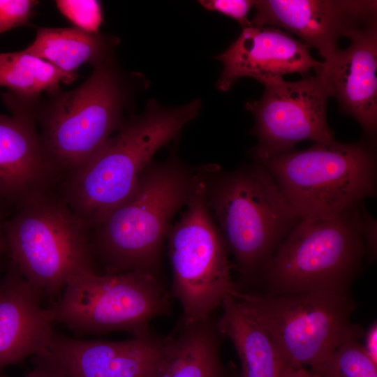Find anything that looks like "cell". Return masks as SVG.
Returning <instances> with one entry per match:
<instances>
[{"mask_svg": "<svg viewBox=\"0 0 377 377\" xmlns=\"http://www.w3.org/2000/svg\"><path fill=\"white\" fill-rule=\"evenodd\" d=\"M168 341L152 330L121 341L79 339L56 332L38 353L72 377H153Z\"/></svg>", "mask_w": 377, "mask_h": 377, "instance_id": "4fadbf2b", "label": "cell"}, {"mask_svg": "<svg viewBox=\"0 0 377 377\" xmlns=\"http://www.w3.org/2000/svg\"><path fill=\"white\" fill-rule=\"evenodd\" d=\"M362 347L369 357L377 365V324L376 321L365 332Z\"/></svg>", "mask_w": 377, "mask_h": 377, "instance_id": "83f0119b", "label": "cell"}, {"mask_svg": "<svg viewBox=\"0 0 377 377\" xmlns=\"http://www.w3.org/2000/svg\"><path fill=\"white\" fill-rule=\"evenodd\" d=\"M216 59L223 64L216 87L221 91L230 89L244 77L260 83L283 77L288 73L309 75L318 73L323 63L315 60L308 47L281 29L253 26L242 29L237 38Z\"/></svg>", "mask_w": 377, "mask_h": 377, "instance_id": "5bb4252c", "label": "cell"}, {"mask_svg": "<svg viewBox=\"0 0 377 377\" xmlns=\"http://www.w3.org/2000/svg\"><path fill=\"white\" fill-rule=\"evenodd\" d=\"M4 222L3 216L0 212V259L5 252L7 251V244L4 232Z\"/></svg>", "mask_w": 377, "mask_h": 377, "instance_id": "f546056e", "label": "cell"}, {"mask_svg": "<svg viewBox=\"0 0 377 377\" xmlns=\"http://www.w3.org/2000/svg\"><path fill=\"white\" fill-rule=\"evenodd\" d=\"M360 338L346 340L324 362L309 369L318 377H377V365L365 353Z\"/></svg>", "mask_w": 377, "mask_h": 377, "instance_id": "7402d4cb", "label": "cell"}, {"mask_svg": "<svg viewBox=\"0 0 377 377\" xmlns=\"http://www.w3.org/2000/svg\"><path fill=\"white\" fill-rule=\"evenodd\" d=\"M38 4L34 0H0V34L26 24Z\"/></svg>", "mask_w": 377, "mask_h": 377, "instance_id": "cb8c5ba5", "label": "cell"}, {"mask_svg": "<svg viewBox=\"0 0 377 377\" xmlns=\"http://www.w3.org/2000/svg\"><path fill=\"white\" fill-rule=\"evenodd\" d=\"M202 170L209 209L240 281H255L301 219L258 162L228 172L213 165Z\"/></svg>", "mask_w": 377, "mask_h": 377, "instance_id": "7a4b0ae2", "label": "cell"}, {"mask_svg": "<svg viewBox=\"0 0 377 377\" xmlns=\"http://www.w3.org/2000/svg\"><path fill=\"white\" fill-rule=\"evenodd\" d=\"M4 232L10 262L45 298L57 299L73 275L96 272L90 230L48 190L21 203Z\"/></svg>", "mask_w": 377, "mask_h": 377, "instance_id": "5b68a950", "label": "cell"}, {"mask_svg": "<svg viewBox=\"0 0 377 377\" xmlns=\"http://www.w3.org/2000/svg\"><path fill=\"white\" fill-rule=\"evenodd\" d=\"M230 377H237V374L233 371V369L230 371Z\"/></svg>", "mask_w": 377, "mask_h": 377, "instance_id": "4dcf8cb0", "label": "cell"}, {"mask_svg": "<svg viewBox=\"0 0 377 377\" xmlns=\"http://www.w3.org/2000/svg\"><path fill=\"white\" fill-rule=\"evenodd\" d=\"M253 26L283 29L316 49L325 61L339 49L338 39L350 38L377 22L376 1L260 0L254 6Z\"/></svg>", "mask_w": 377, "mask_h": 377, "instance_id": "7c38bea8", "label": "cell"}, {"mask_svg": "<svg viewBox=\"0 0 377 377\" xmlns=\"http://www.w3.org/2000/svg\"><path fill=\"white\" fill-rule=\"evenodd\" d=\"M171 295L160 275L134 271L120 274L80 273L66 282L43 314L51 324L80 334L150 330V322L172 313Z\"/></svg>", "mask_w": 377, "mask_h": 377, "instance_id": "9c48e42d", "label": "cell"}, {"mask_svg": "<svg viewBox=\"0 0 377 377\" xmlns=\"http://www.w3.org/2000/svg\"><path fill=\"white\" fill-rule=\"evenodd\" d=\"M366 253L356 205L337 214L301 219L259 278L272 295L348 291Z\"/></svg>", "mask_w": 377, "mask_h": 377, "instance_id": "8992f818", "label": "cell"}, {"mask_svg": "<svg viewBox=\"0 0 377 377\" xmlns=\"http://www.w3.org/2000/svg\"><path fill=\"white\" fill-rule=\"evenodd\" d=\"M172 281L170 293L182 306L179 320L196 324L213 315L238 288L228 250L209 209L202 168L195 172L186 209L168 235Z\"/></svg>", "mask_w": 377, "mask_h": 377, "instance_id": "ba28073f", "label": "cell"}, {"mask_svg": "<svg viewBox=\"0 0 377 377\" xmlns=\"http://www.w3.org/2000/svg\"><path fill=\"white\" fill-rule=\"evenodd\" d=\"M59 10L73 24L89 33H98L103 21L101 3L95 0L56 1Z\"/></svg>", "mask_w": 377, "mask_h": 377, "instance_id": "603a6c76", "label": "cell"}, {"mask_svg": "<svg viewBox=\"0 0 377 377\" xmlns=\"http://www.w3.org/2000/svg\"><path fill=\"white\" fill-rule=\"evenodd\" d=\"M199 3L207 10L216 11L236 20L242 29L251 26L249 13L256 1L202 0Z\"/></svg>", "mask_w": 377, "mask_h": 377, "instance_id": "d4e9b609", "label": "cell"}, {"mask_svg": "<svg viewBox=\"0 0 377 377\" xmlns=\"http://www.w3.org/2000/svg\"><path fill=\"white\" fill-rule=\"evenodd\" d=\"M9 102L13 114H0V197L20 205L47 191L55 173L44 154L33 107Z\"/></svg>", "mask_w": 377, "mask_h": 377, "instance_id": "2e32d148", "label": "cell"}, {"mask_svg": "<svg viewBox=\"0 0 377 377\" xmlns=\"http://www.w3.org/2000/svg\"><path fill=\"white\" fill-rule=\"evenodd\" d=\"M216 322L214 315L196 324L179 320L153 377H230L221 362L223 336Z\"/></svg>", "mask_w": 377, "mask_h": 377, "instance_id": "d6986e66", "label": "cell"}, {"mask_svg": "<svg viewBox=\"0 0 377 377\" xmlns=\"http://www.w3.org/2000/svg\"><path fill=\"white\" fill-rule=\"evenodd\" d=\"M119 40L78 28H38L33 43L24 50L66 73L77 74L79 66H93L114 58Z\"/></svg>", "mask_w": 377, "mask_h": 377, "instance_id": "ffe728a7", "label": "cell"}, {"mask_svg": "<svg viewBox=\"0 0 377 377\" xmlns=\"http://www.w3.org/2000/svg\"><path fill=\"white\" fill-rule=\"evenodd\" d=\"M267 328L290 369L315 367L346 340L360 337L348 291L272 295L237 291Z\"/></svg>", "mask_w": 377, "mask_h": 377, "instance_id": "30bf717a", "label": "cell"}, {"mask_svg": "<svg viewBox=\"0 0 377 377\" xmlns=\"http://www.w3.org/2000/svg\"><path fill=\"white\" fill-rule=\"evenodd\" d=\"M221 306L217 327L238 355L241 370L237 377H285L292 369L250 305L239 297L228 296Z\"/></svg>", "mask_w": 377, "mask_h": 377, "instance_id": "ac0fdd59", "label": "cell"}, {"mask_svg": "<svg viewBox=\"0 0 377 377\" xmlns=\"http://www.w3.org/2000/svg\"><path fill=\"white\" fill-rule=\"evenodd\" d=\"M44 299L10 261L0 283V375L48 345L54 330L43 314Z\"/></svg>", "mask_w": 377, "mask_h": 377, "instance_id": "e0dca14e", "label": "cell"}, {"mask_svg": "<svg viewBox=\"0 0 377 377\" xmlns=\"http://www.w3.org/2000/svg\"><path fill=\"white\" fill-rule=\"evenodd\" d=\"M32 361L34 368L24 377H72L39 354L34 355Z\"/></svg>", "mask_w": 377, "mask_h": 377, "instance_id": "484cf974", "label": "cell"}, {"mask_svg": "<svg viewBox=\"0 0 377 377\" xmlns=\"http://www.w3.org/2000/svg\"><path fill=\"white\" fill-rule=\"evenodd\" d=\"M195 172L175 158L148 166L131 195L93 229V253L104 274L159 275L164 240L188 200Z\"/></svg>", "mask_w": 377, "mask_h": 377, "instance_id": "3957f363", "label": "cell"}, {"mask_svg": "<svg viewBox=\"0 0 377 377\" xmlns=\"http://www.w3.org/2000/svg\"><path fill=\"white\" fill-rule=\"evenodd\" d=\"M318 73L342 112L353 117L374 142L377 128V22L350 38Z\"/></svg>", "mask_w": 377, "mask_h": 377, "instance_id": "9a60e30c", "label": "cell"}, {"mask_svg": "<svg viewBox=\"0 0 377 377\" xmlns=\"http://www.w3.org/2000/svg\"><path fill=\"white\" fill-rule=\"evenodd\" d=\"M285 377H318L315 373L307 368L290 369Z\"/></svg>", "mask_w": 377, "mask_h": 377, "instance_id": "f1b7e54d", "label": "cell"}, {"mask_svg": "<svg viewBox=\"0 0 377 377\" xmlns=\"http://www.w3.org/2000/svg\"><path fill=\"white\" fill-rule=\"evenodd\" d=\"M131 81L112 58L94 66L78 87L50 94L43 110L35 104L41 146L55 174L76 170L119 129L132 98Z\"/></svg>", "mask_w": 377, "mask_h": 377, "instance_id": "277c9868", "label": "cell"}, {"mask_svg": "<svg viewBox=\"0 0 377 377\" xmlns=\"http://www.w3.org/2000/svg\"><path fill=\"white\" fill-rule=\"evenodd\" d=\"M363 237L367 253L374 259L376 256V221L366 211L361 210Z\"/></svg>", "mask_w": 377, "mask_h": 377, "instance_id": "4316f807", "label": "cell"}, {"mask_svg": "<svg viewBox=\"0 0 377 377\" xmlns=\"http://www.w3.org/2000/svg\"><path fill=\"white\" fill-rule=\"evenodd\" d=\"M77 75L66 73L24 50L0 53V86L24 103L36 102L42 92L54 94L60 82L71 83Z\"/></svg>", "mask_w": 377, "mask_h": 377, "instance_id": "44dd1931", "label": "cell"}, {"mask_svg": "<svg viewBox=\"0 0 377 377\" xmlns=\"http://www.w3.org/2000/svg\"><path fill=\"white\" fill-rule=\"evenodd\" d=\"M200 99L168 108L150 99L87 162L68 175L62 197L91 230L133 192L155 153L195 119Z\"/></svg>", "mask_w": 377, "mask_h": 377, "instance_id": "6da1fadb", "label": "cell"}, {"mask_svg": "<svg viewBox=\"0 0 377 377\" xmlns=\"http://www.w3.org/2000/svg\"><path fill=\"white\" fill-rule=\"evenodd\" d=\"M263 84L262 98L246 104L254 117L251 133L258 143L251 154L255 161L294 149L302 140L315 143L334 140L326 118L331 96L318 75L294 82L272 78Z\"/></svg>", "mask_w": 377, "mask_h": 377, "instance_id": "8fae6325", "label": "cell"}, {"mask_svg": "<svg viewBox=\"0 0 377 377\" xmlns=\"http://www.w3.org/2000/svg\"><path fill=\"white\" fill-rule=\"evenodd\" d=\"M256 162L271 174L300 219L337 214L376 193V154L363 143H315Z\"/></svg>", "mask_w": 377, "mask_h": 377, "instance_id": "52a82bcc", "label": "cell"}]
</instances>
